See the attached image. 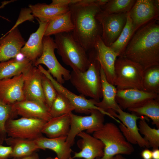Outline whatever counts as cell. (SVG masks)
I'll use <instances>...</instances> for the list:
<instances>
[{
	"mask_svg": "<svg viewBox=\"0 0 159 159\" xmlns=\"http://www.w3.org/2000/svg\"><path fill=\"white\" fill-rule=\"evenodd\" d=\"M69 7L74 26L73 37L86 52L94 48L97 39L102 35L101 25L96 18L101 7L95 0H80Z\"/></svg>",
	"mask_w": 159,
	"mask_h": 159,
	"instance_id": "6da1fadb",
	"label": "cell"
},
{
	"mask_svg": "<svg viewBox=\"0 0 159 159\" xmlns=\"http://www.w3.org/2000/svg\"><path fill=\"white\" fill-rule=\"evenodd\" d=\"M152 21L137 30L123 56L140 64L144 70L159 64V25Z\"/></svg>",
	"mask_w": 159,
	"mask_h": 159,
	"instance_id": "7a4b0ae2",
	"label": "cell"
},
{
	"mask_svg": "<svg viewBox=\"0 0 159 159\" xmlns=\"http://www.w3.org/2000/svg\"><path fill=\"white\" fill-rule=\"evenodd\" d=\"M54 36L57 53L64 63L74 72L86 71L90 64V59L86 50L74 39L72 32Z\"/></svg>",
	"mask_w": 159,
	"mask_h": 159,
	"instance_id": "3957f363",
	"label": "cell"
},
{
	"mask_svg": "<svg viewBox=\"0 0 159 159\" xmlns=\"http://www.w3.org/2000/svg\"><path fill=\"white\" fill-rule=\"evenodd\" d=\"M89 58L90 64L88 69L84 72L72 71L69 80L81 95L99 102L102 98L100 66L96 56L92 58L91 54Z\"/></svg>",
	"mask_w": 159,
	"mask_h": 159,
	"instance_id": "277c9868",
	"label": "cell"
},
{
	"mask_svg": "<svg viewBox=\"0 0 159 159\" xmlns=\"http://www.w3.org/2000/svg\"><path fill=\"white\" fill-rule=\"evenodd\" d=\"M93 136L104 145V154L96 159H110L117 155H129L134 151L132 144L126 139L120 129L115 124L107 122Z\"/></svg>",
	"mask_w": 159,
	"mask_h": 159,
	"instance_id": "5b68a950",
	"label": "cell"
},
{
	"mask_svg": "<svg viewBox=\"0 0 159 159\" xmlns=\"http://www.w3.org/2000/svg\"><path fill=\"white\" fill-rule=\"evenodd\" d=\"M138 64L123 56L117 58L115 62L113 85L117 89H142L144 71Z\"/></svg>",
	"mask_w": 159,
	"mask_h": 159,
	"instance_id": "8992f818",
	"label": "cell"
},
{
	"mask_svg": "<svg viewBox=\"0 0 159 159\" xmlns=\"http://www.w3.org/2000/svg\"><path fill=\"white\" fill-rule=\"evenodd\" d=\"M43 49L41 56L34 65L37 67L43 64L48 68L47 71L59 83L69 80L70 72L59 63L54 53L57 46L54 39L50 36H44L43 39Z\"/></svg>",
	"mask_w": 159,
	"mask_h": 159,
	"instance_id": "52a82bcc",
	"label": "cell"
},
{
	"mask_svg": "<svg viewBox=\"0 0 159 159\" xmlns=\"http://www.w3.org/2000/svg\"><path fill=\"white\" fill-rule=\"evenodd\" d=\"M90 114L89 115L82 116L72 112L69 114L71 124L66 141L71 147L74 144L76 136L80 132L86 130L88 133H93L103 126L105 114L96 109L91 110Z\"/></svg>",
	"mask_w": 159,
	"mask_h": 159,
	"instance_id": "ba28073f",
	"label": "cell"
},
{
	"mask_svg": "<svg viewBox=\"0 0 159 159\" xmlns=\"http://www.w3.org/2000/svg\"><path fill=\"white\" fill-rule=\"evenodd\" d=\"M46 122L40 119L22 117L8 120L5 129L9 137L34 140L42 136V130Z\"/></svg>",
	"mask_w": 159,
	"mask_h": 159,
	"instance_id": "9c48e42d",
	"label": "cell"
},
{
	"mask_svg": "<svg viewBox=\"0 0 159 159\" xmlns=\"http://www.w3.org/2000/svg\"><path fill=\"white\" fill-rule=\"evenodd\" d=\"M107 112L122 122V124H120L119 128L127 141L131 144H137L140 147H150L148 143L140 135L137 124L138 120L143 116L140 117L134 113L126 112L120 107L116 112L111 109Z\"/></svg>",
	"mask_w": 159,
	"mask_h": 159,
	"instance_id": "30bf717a",
	"label": "cell"
},
{
	"mask_svg": "<svg viewBox=\"0 0 159 159\" xmlns=\"http://www.w3.org/2000/svg\"><path fill=\"white\" fill-rule=\"evenodd\" d=\"M37 67L50 80L57 92L63 95L68 99L76 112L88 115L90 114L91 110L96 109L105 115L111 117V115L109 113L102 110L96 105L98 102L95 100L92 99H87L82 95H76L58 82L42 65H39Z\"/></svg>",
	"mask_w": 159,
	"mask_h": 159,
	"instance_id": "8fae6325",
	"label": "cell"
},
{
	"mask_svg": "<svg viewBox=\"0 0 159 159\" xmlns=\"http://www.w3.org/2000/svg\"><path fill=\"white\" fill-rule=\"evenodd\" d=\"M132 19L134 33L143 26L158 20L159 0H137L128 13Z\"/></svg>",
	"mask_w": 159,
	"mask_h": 159,
	"instance_id": "7c38bea8",
	"label": "cell"
},
{
	"mask_svg": "<svg viewBox=\"0 0 159 159\" xmlns=\"http://www.w3.org/2000/svg\"><path fill=\"white\" fill-rule=\"evenodd\" d=\"M43 73L38 67L32 65L25 73L23 91L26 100L37 102L49 109L43 92L42 79Z\"/></svg>",
	"mask_w": 159,
	"mask_h": 159,
	"instance_id": "4fadbf2b",
	"label": "cell"
},
{
	"mask_svg": "<svg viewBox=\"0 0 159 159\" xmlns=\"http://www.w3.org/2000/svg\"><path fill=\"white\" fill-rule=\"evenodd\" d=\"M127 13L113 14L97 19L102 27V39L106 46L109 47L118 37L126 24Z\"/></svg>",
	"mask_w": 159,
	"mask_h": 159,
	"instance_id": "5bb4252c",
	"label": "cell"
},
{
	"mask_svg": "<svg viewBox=\"0 0 159 159\" xmlns=\"http://www.w3.org/2000/svg\"><path fill=\"white\" fill-rule=\"evenodd\" d=\"M159 98V95L131 88L117 89L116 100L122 109L127 110L140 107L151 100Z\"/></svg>",
	"mask_w": 159,
	"mask_h": 159,
	"instance_id": "9a60e30c",
	"label": "cell"
},
{
	"mask_svg": "<svg viewBox=\"0 0 159 159\" xmlns=\"http://www.w3.org/2000/svg\"><path fill=\"white\" fill-rule=\"evenodd\" d=\"M25 73L11 78L0 80V100L2 101L12 105L26 100L23 91Z\"/></svg>",
	"mask_w": 159,
	"mask_h": 159,
	"instance_id": "2e32d148",
	"label": "cell"
},
{
	"mask_svg": "<svg viewBox=\"0 0 159 159\" xmlns=\"http://www.w3.org/2000/svg\"><path fill=\"white\" fill-rule=\"evenodd\" d=\"M96 58L102 69L107 81L113 85L115 77V64L118 54L109 47L106 46L101 37L97 39L94 45Z\"/></svg>",
	"mask_w": 159,
	"mask_h": 159,
	"instance_id": "e0dca14e",
	"label": "cell"
},
{
	"mask_svg": "<svg viewBox=\"0 0 159 159\" xmlns=\"http://www.w3.org/2000/svg\"><path fill=\"white\" fill-rule=\"evenodd\" d=\"M26 42L17 27L0 39V62L15 58Z\"/></svg>",
	"mask_w": 159,
	"mask_h": 159,
	"instance_id": "ac0fdd59",
	"label": "cell"
},
{
	"mask_svg": "<svg viewBox=\"0 0 159 159\" xmlns=\"http://www.w3.org/2000/svg\"><path fill=\"white\" fill-rule=\"evenodd\" d=\"M77 136L81 138L77 144L81 150L75 153L72 159H95L103 156L105 146L100 140L83 131L79 133Z\"/></svg>",
	"mask_w": 159,
	"mask_h": 159,
	"instance_id": "d6986e66",
	"label": "cell"
},
{
	"mask_svg": "<svg viewBox=\"0 0 159 159\" xmlns=\"http://www.w3.org/2000/svg\"><path fill=\"white\" fill-rule=\"evenodd\" d=\"M38 21L39 24L38 29L30 35L20 51V53L25 58L29 59L33 65L42 54L43 39L48 23Z\"/></svg>",
	"mask_w": 159,
	"mask_h": 159,
	"instance_id": "ffe728a7",
	"label": "cell"
},
{
	"mask_svg": "<svg viewBox=\"0 0 159 159\" xmlns=\"http://www.w3.org/2000/svg\"><path fill=\"white\" fill-rule=\"evenodd\" d=\"M11 105L15 113L22 117L40 119L46 122L52 118L48 108L34 101L26 100Z\"/></svg>",
	"mask_w": 159,
	"mask_h": 159,
	"instance_id": "44dd1931",
	"label": "cell"
},
{
	"mask_svg": "<svg viewBox=\"0 0 159 159\" xmlns=\"http://www.w3.org/2000/svg\"><path fill=\"white\" fill-rule=\"evenodd\" d=\"M67 136L55 138L42 136L34 140L39 149L51 150L54 151L59 159H72L71 147L66 141Z\"/></svg>",
	"mask_w": 159,
	"mask_h": 159,
	"instance_id": "7402d4cb",
	"label": "cell"
},
{
	"mask_svg": "<svg viewBox=\"0 0 159 159\" xmlns=\"http://www.w3.org/2000/svg\"><path fill=\"white\" fill-rule=\"evenodd\" d=\"M29 8L33 15L38 20L48 22L70 10L69 6H62L46 3L30 4Z\"/></svg>",
	"mask_w": 159,
	"mask_h": 159,
	"instance_id": "603a6c76",
	"label": "cell"
},
{
	"mask_svg": "<svg viewBox=\"0 0 159 159\" xmlns=\"http://www.w3.org/2000/svg\"><path fill=\"white\" fill-rule=\"evenodd\" d=\"M71 118L69 114L52 117L46 122L42 130V134L49 138H55L67 135L70 128Z\"/></svg>",
	"mask_w": 159,
	"mask_h": 159,
	"instance_id": "cb8c5ba5",
	"label": "cell"
},
{
	"mask_svg": "<svg viewBox=\"0 0 159 159\" xmlns=\"http://www.w3.org/2000/svg\"><path fill=\"white\" fill-rule=\"evenodd\" d=\"M100 74L102 100L101 101L97 102L96 105L105 112L108 110L111 109L116 112L120 107L116 100L117 89L115 85L107 81L104 72L101 67Z\"/></svg>",
	"mask_w": 159,
	"mask_h": 159,
	"instance_id": "d4e9b609",
	"label": "cell"
},
{
	"mask_svg": "<svg viewBox=\"0 0 159 159\" xmlns=\"http://www.w3.org/2000/svg\"><path fill=\"white\" fill-rule=\"evenodd\" d=\"M33 64L28 59L15 58L0 62V80L12 78L24 73Z\"/></svg>",
	"mask_w": 159,
	"mask_h": 159,
	"instance_id": "484cf974",
	"label": "cell"
},
{
	"mask_svg": "<svg viewBox=\"0 0 159 159\" xmlns=\"http://www.w3.org/2000/svg\"><path fill=\"white\" fill-rule=\"evenodd\" d=\"M5 141L12 148V151L10 158L26 156L39 149L34 140L9 137L6 138Z\"/></svg>",
	"mask_w": 159,
	"mask_h": 159,
	"instance_id": "4316f807",
	"label": "cell"
},
{
	"mask_svg": "<svg viewBox=\"0 0 159 159\" xmlns=\"http://www.w3.org/2000/svg\"><path fill=\"white\" fill-rule=\"evenodd\" d=\"M74 29L71 12L69 10L48 22L44 36H50L60 33L72 32Z\"/></svg>",
	"mask_w": 159,
	"mask_h": 159,
	"instance_id": "83f0119b",
	"label": "cell"
},
{
	"mask_svg": "<svg viewBox=\"0 0 159 159\" xmlns=\"http://www.w3.org/2000/svg\"><path fill=\"white\" fill-rule=\"evenodd\" d=\"M142 89L146 92L159 94V64L150 67L144 70Z\"/></svg>",
	"mask_w": 159,
	"mask_h": 159,
	"instance_id": "f1b7e54d",
	"label": "cell"
},
{
	"mask_svg": "<svg viewBox=\"0 0 159 159\" xmlns=\"http://www.w3.org/2000/svg\"><path fill=\"white\" fill-rule=\"evenodd\" d=\"M136 0H109L105 5L101 7V10L97 14L96 19L117 13H128Z\"/></svg>",
	"mask_w": 159,
	"mask_h": 159,
	"instance_id": "f546056e",
	"label": "cell"
},
{
	"mask_svg": "<svg viewBox=\"0 0 159 159\" xmlns=\"http://www.w3.org/2000/svg\"><path fill=\"white\" fill-rule=\"evenodd\" d=\"M134 33L132 19L127 13L126 22L117 40L109 47L119 57L121 56Z\"/></svg>",
	"mask_w": 159,
	"mask_h": 159,
	"instance_id": "4dcf8cb0",
	"label": "cell"
},
{
	"mask_svg": "<svg viewBox=\"0 0 159 159\" xmlns=\"http://www.w3.org/2000/svg\"><path fill=\"white\" fill-rule=\"evenodd\" d=\"M129 111L145 116L152 120V123L159 128V98L151 100L140 107L127 109Z\"/></svg>",
	"mask_w": 159,
	"mask_h": 159,
	"instance_id": "1f68e13d",
	"label": "cell"
},
{
	"mask_svg": "<svg viewBox=\"0 0 159 159\" xmlns=\"http://www.w3.org/2000/svg\"><path fill=\"white\" fill-rule=\"evenodd\" d=\"M74 108L68 99L57 92V96L50 108L49 113L52 117L60 116L72 113Z\"/></svg>",
	"mask_w": 159,
	"mask_h": 159,
	"instance_id": "d6a6232c",
	"label": "cell"
},
{
	"mask_svg": "<svg viewBox=\"0 0 159 159\" xmlns=\"http://www.w3.org/2000/svg\"><path fill=\"white\" fill-rule=\"evenodd\" d=\"M143 116L139 122L138 127L140 133L143 135L144 139L148 142L150 147L153 149L158 148L159 147V128H151L145 120Z\"/></svg>",
	"mask_w": 159,
	"mask_h": 159,
	"instance_id": "836d02e7",
	"label": "cell"
},
{
	"mask_svg": "<svg viewBox=\"0 0 159 159\" xmlns=\"http://www.w3.org/2000/svg\"><path fill=\"white\" fill-rule=\"evenodd\" d=\"M16 115L11 105L6 104L0 100V133L6 137L5 125L9 120L13 119Z\"/></svg>",
	"mask_w": 159,
	"mask_h": 159,
	"instance_id": "e575fe53",
	"label": "cell"
},
{
	"mask_svg": "<svg viewBox=\"0 0 159 159\" xmlns=\"http://www.w3.org/2000/svg\"><path fill=\"white\" fill-rule=\"evenodd\" d=\"M42 84L46 103L50 109L57 96V92L50 80L43 74L42 77Z\"/></svg>",
	"mask_w": 159,
	"mask_h": 159,
	"instance_id": "d590c367",
	"label": "cell"
},
{
	"mask_svg": "<svg viewBox=\"0 0 159 159\" xmlns=\"http://www.w3.org/2000/svg\"><path fill=\"white\" fill-rule=\"evenodd\" d=\"M31 13H32V11L29 8L22 9L16 23L10 30H13L17 27V26L20 24L25 21L33 20L34 17Z\"/></svg>",
	"mask_w": 159,
	"mask_h": 159,
	"instance_id": "8d00e7d4",
	"label": "cell"
},
{
	"mask_svg": "<svg viewBox=\"0 0 159 159\" xmlns=\"http://www.w3.org/2000/svg\"><path fill=\"white\" fill-rule=\"evenodd\" d=\"M11 146H4L0 145V159H8L12 153Z\"/></svg>",
	"mask_w": 159,
	"mask_h": 159,
	"instance_id": "74e56055",
	"label": "cell"
},
{
	"mask_svg": "<svg viewBox=\"0 0 159 159\" xmlns=\"http://www.w3.org/2000/svg\"><path fill=\"white\" fill-rule=\"evenodd\" d=\"M79 0H53L50 4L62 6H69L77 3Z\"/></svg>",
	"mask_w": 159,
	"mask_h": 159,
	"instance_id": "f35d334b",
	"label": "cell"
},
{
	"mask_svg": "<svg viewBox=\"0 0 159 159\" xmlns=\"http://www.w3.org/2000/svg\"><path fill=\"white\" fill-rule=\"evenodd\" d=\"M141 155L143 159H152V151L145 148L142 151Z\"/></svg>",
	"mask_w": 159,
	"mask_h": 159,
	"instance_id": "ab89813d",
	"label": "cell"
},
{
	"mask_svg": "<svg viewBox=\"0 0 159 159\" xmlns=\"http://www.w3.org/2000/svg\"><path fill=\"white\" fill-rule=\"evenodd\" d=\"M39 155L37 153L34 152L29 155L24 157L16 158H13L12 159H39Z\"/></svg>",
	"mask_w": 159,
	"mask_h": 159,
	"instance_id": "60d3db41",
	"label": "cell"
},
{
	"mask_svg": "<svg viewBox=\"0 0 159 159\" xmlns=\"http://www.w3.org/2000/svg\"><path fill=\"white\" fill-rule=\"evenodd\" d=\"M152 159H159V150L158 148L153 149L152 151Z\"/></svg>",
	"mask_w": 159,
	"mask_h": 159,
	"instance_id": "b9f144b4",
	"label": "cell"
},
{
	"mask_svg": "<svg viewBox=\"0 0 159 159\" xmlns=\"http://www.w3.org/2000/svg\"><path fill=\"white\" fill-rule=\"evenodd\" d=\"M110 159H127L122 155L119 154L115 155Z\"/></svg>",
	"mask_w": 159,
	"mask_h": 159,
	"instance_id": "7bdbcfd3",
	"label": "cell"
},
{
	"mask_svg": "<svg viewBox=\"0 0 159 159\" xmlns=\"http://www.w3.org/2000/svg\"><path fill=\"white\" fill-rule=\"evenodd\" d=\"M6 137L0 133V145H1L6 138Z\"/></svg>",
	"mask_w": 159,
	"mask_h": 159,
	"instance_id": "ee69618b",
	"label": "cell"
},
{
	"mask_svg": "<svg viewBox=\"0 0 159 159\" xmlns=\"http://www.w3.org/2000/svg\"><path fill=\"white\" fill-rule=\"evenodd\" d=\"M39 159H40L39 158ZM44 159H59V158H57V157L54 158H52L51 157H48L47 158Z\"/></svg>",
	"mask_w": 159,
	"mask_h": 159,
	"instance_id": "f6af8a7d",
	"label": "cell"
}]
</instances>
